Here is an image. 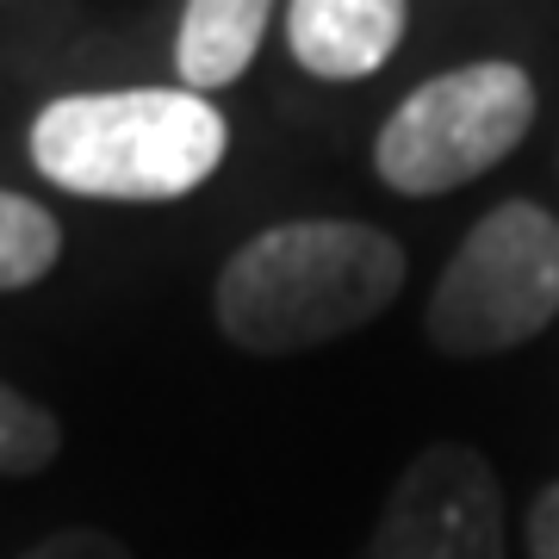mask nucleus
<instances>
[{"mask_svg":"<svg viewBox=\"0 0 559 559\" xmlns=\"http://www.w3.org/2000/svg\"><path fill=\"white\" fill-rule=\"evenodd\" d=\"M404 286V249L373 224H274L224 261L212 311L249 355H299L373 323Z\"/></svg>","mask_w":559,"mask_h":559,"instance_id":"f257e3e1","label":"nucleus"},{"mask_svg":"<svg viewBox=\"0 0 559 559\" xmlns=\"http://www.w3.org/2000/svg\"><path fill=\"white\" fill-rule=\"evenodd\" d=\"M230 124L193 87H124L62 94L32 124V162L44 180L81 200L156 205L218 175Z\"/></svg>","mask_w":559,"mask_h":559,"instance_id":"f03ea898","label":"nucleus"},{"mask_svg":"<svg viewBox=\"0 0 559 559\" xmlns=\"http://www.w3.org/2000/svg\"><path fill=\"white\" fill-rule=\"evenodd\" d=\"M559 318V218L528 200L485 212L454 249L429 299V342L441 355H503Z\"/></svg>","mask_w":559,"mask_h":559,"instance_id":"7ed1b4c3","label":"nucleus"},{"mask_svg":"<svg viewBox=\"0 0 559 559\" xmlns=\"http://www.w3.org/2000/svg\"><path fill=\"white\" fill-rule=\"evenodd\" d=\"M535 124V81L516 62H466L423 81L380 124L373 168L399 193H448L498 168Z\"/></svg>","mask_w":559,"mask_h":559,"instance_id":"20e7f679","label":"nucleus"},{"mask_svg":"<svg viewBox=\"0 0 559 559\" xmlns=\"http://www.w3.org/2000/svg\"><path fill=\"white\" fill-rule=\"evenodd\" d=\"M373 559H503V491L479 448L436 441L399 473Z\"/></svg>","mask_w":559,"mask_h":559,"instance_id":"39448f33","label":"nucleus"},{"mask_svg":"<svg viewBox=\"0 0 559 559\" xmlns=\"http://www.w3.org/2000/svg\"><path fill=\"white\" fill-rule=\"evenodd\" d=\"M293 57L323 81L373 75L404 38V0H293L286 7Z\"/></svg>","mask_w":559,"mask_h":559,"instance_id":"423d86ee","label":"nucleus"},{"mask_svg":"<svg viewBox=\"0 0 559 559\" xmlns=\"http://www.w3.org/2000/svg\"><path fill=\"white\" fill-rule=\"evenodd\" d=\"M274 0H187L175 38V69L193 94L230 87L242 81V69L255 62L261 32H267Z\"/></svg>","mask_w":559,"mask_h":559,"instance_id":"0eeeda50","label":"nucleus"},{"mask_svg":"<svg viewBox=\"0 0 559 559\" xmlns=\"http://www.w3.org/2000/svg\"><path fill=\"white\" fill-rule=\"evenodd\" d=\"M62 255V230L44 205L20 200L0 187V293H20V286H38Z\"/></svg>","mask_w":559,"mask_h":559,"instance_id":"6e6552de","label":"nucleus"},{"mask_svg":"<svg viewBox=\"0 0 559 559\" xmlns=\"http://www.w3.org/2000/svg\"><path fill=\"white\" fill-rule=\"evenodd\" d=\"M57 417L0 380V479H25L57 460Z\"/></svg>","mask_w":559,"mask_h":559,"instance_id":"1a4fd4ad","label":"nucleus"},{"mask_svg":"<svg viewBox=\"0 0 559 559\" xmlns=\"http://www.w3.org/2000/svg\"><path fill=\"white\" fill-rule=\"evenodd\" d=\"M20 559H131V554L112 535H100V528H62V535L25 547Z\"/></svg>","mask_w":559,"mask_h":559,"instance_id":"9d476101","label":"nucleus"},{"mask_svg":"<svg viewBox=\"0 0 559 559\" xmlns=\"http://www.w3.org/2000/svg\"><path fill=\"white\" fill-rule=\"evenodd\" d=\"M528 554L535 559H559V485H547L528 510Z\"/></svg>","mask_w":559,"mask_h":559,"instance_id":"9b49d317","label":"nucleus"}]
</instances>
